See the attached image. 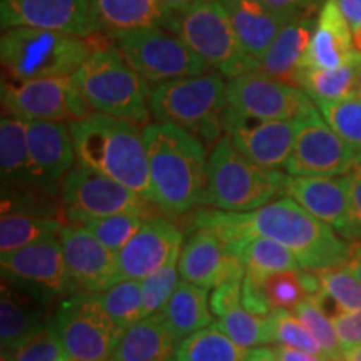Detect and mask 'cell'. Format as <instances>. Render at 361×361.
I'll list each match as a JSON object with an SVG mask.
<instances>
[{"mask_svg": "<svg viewBox=\"0 0 361 361\" xmlns=\"http://www.w3.org/2000/svg\"><path fill=\"white\" fill-rule=\"evenodd\" d=\"M241 290L243 281H224L213 288L209 296V308L216 318L224 316L241 305Z\"/></svg>", "mask_w": 361, "mask_h": 361, "instance_id": "obj_49", "label": "cell"}, {"mask_svg": "<svg viewBox=\"0 0 361 361\" xmlns=\"http://www.w3.org/2000/svg\"><path fill=\"white\" fill-rule=\"evenodd\" d=\"M314 27L316 17H300L288 22L259 59L256 71L284 84L300 87L301 64L313 37Z\"/></svg>", "mask_w": 361, "mask_h": 361, "instance_id": "obj_25", "label": "cell"}, {"mask_svg": "<svg viewBox=\"0 0 361 361\" xmlns=\"http://www.w3.org/2000/svg\"><path fill=\"white\" fill-rule=\"evenodd\" d=\"M116 49L149 84L192 78L209 72L202 59L189 45L164 27L137 30L114 37Z\"/></svg>", "mask_w": 361, "mask_h": 361, "instance_id": "obj_11", "label": "cell"}, {"mask_svg": "<svg viewBox=\"0 0 361 361\" xmlns=\"http://www.w3.org/2000/svg\"><path fill=\"white\" fill-rule=\"evenodd\" d=\"M4 281L52 305L57 298L80 291L67 269L61 238H47L0 255Z\"/></svg>", "mask_w": 361, "mask_h": 361, "instance_id": "obj_12", "label": "cell"}, {"mask_svg": "<svg viewBox=\"0 0 361 361\" xmlns=\"http://www.w3.org/2000/svg\"><path fill=\"white\" fill-rule=\"evenodd\" d=\"M162 322L178 343L213 324L206 288L180 281L161 311Z\"/></svg>", "mask_w": 361, "mask_h": 361, "instance_id": "obj_30", "label": "cell"}, {"mask_svg": "<svg viewBox=\"0 0 361 361\" xmlns=\"http://www.w3.org/2000/svg\"><path fill=\"white\" fill-rule=\"evenodd\" d=\"M288 174L243 156L223 135L207 159L206 204L229 213H250L284 196Z\"/></svg>", "mask_w": 361, "mask_h": 361, "instance_id": "obj_6", "label": "cell"}, {"mask_svg": "<svg viewBox=\"0 0 361 361\" xmlns=\"http://www.w3.org/2000/svg\"><path fill=\"white\" fill-rule=\"evenodd\" d=\"M197 2H201V0H159L162 8H164L169 16L171 13H178V12L186 11L188 7H191Z\"/></svg>", "mask_w": 361, "mask_h": 361, "instance_id": "obj_53", "label": "cell"}, {"mask_svg": "<svg viewBox=\"0 0 361 361\" xmlns=\"http://www.w3.org/2000/svg\"><path fill=\"white\" fill-rule=\"evenodd\" d=\"M345 266L361 283V243H350V258Z\"/></svg>", "mask_w": 361, "mask_h": 361, "instance_id": "obj_52", "label": "cell"}, {"mask_svg": "<svg viewBox=\"0 0 361 361\" xmlns=\"http://www.w3.org/2000/svg\"><path fill=\"white\" fill-rule=\"evenodd\" d=\"M228 251L241 259L246 273L258 274V276L301 268L290 250L268 238L245 239Z\"/></svg>", "mask_w": 361, "mask_h": 361, "instance_id": "obj_33", "label": "cell"}, {"mask_svg": "<svg viewBox=\"0 0 361 361\" xmlns=\"http://www.w3.org/2000/svg\"><path fill=\"white\" fill-rule=\"evenodd\" d=\"M27 141L34 188L61 192L59 186L78 162L69 124L61 121H27Z\"/></svg>", "mask_w": 361, "mask_h": 361, "instance_id": "obj_19", "label": "cell"}, {"mask_svg": "<svg viewBox=\"0 0 361 361\" xmlns=\"http://www.w3.org/2000/svg\"><path fill=\"white\" fill-rule=\"evenodd\" d=\"M66 361H80V360H71V358H67Z\"/></svg>", "mask_w": 361, "mask_h": 361, "instance_id": "obj_57", "label": "cell"}, {"mask_svg": "<svg viewBox=\"0 0 361 361\" xmlns=\"http://www.w3.org/2000/svg\"><path fill=\"white\" fill-rule=\"evenodd\" d=\"M298 119L263 121L238 114L228 107L224 114V134L234 147L268 169L284 168L295 146Z\"/></svg>", "mask_w": 361, "mask_h": 361, "instance_id": "obj_17", "label": "cell"}, {"mask_svg": "<svg viewBox=\"0 0 361 361\" xmlns=\"http://www.w3.org/2000/svg\"><path fill=\"white\" fill-rule=\"evenodd\" d=\"M266 328H268V345L271 346H290L310 351V353L324 355L323 348L310 329L300 322V318L291 310L276 308L266 316ZM326 356V355H324Z\"/></svg>", "mask_w": 361, "mask_h": 361, "instance_id": "obj_37", "label": "cell"}, {"mask_svg": "<svg viewBox=\"0 0 361 361\" xmlns=\"http://www.w3.org/2000/svg\"><path fill=\"white\" fill-rule=\"evenodd\" d=\"M52 326L67 358L80 361H111L123 335L97 293L90 291L64 298L52 314Z\"/></svg>", "mask_w": 361, "mask_h": 361, "instance_id": "obj_9", "label": "cell"}, {"mask_svg": "<svg viewBox=\"0 0 361 361\" xmlns=\"http://www.w3.org/2000/svg\"><path fill=\"white\" fill-rule=\"evenodd\" d=\"M164 29L178 35L211 71L233 79L258 69V62L243 51L231 20L219 0H201L186 11L171 13Z\"/></svg>", "mask_w": 361, "mask_h": 361, "instance_id": "obj_8", "label": "cell"}, {"mask_svg": "<svg viewBox=\"0 0 361 361\" xmlns=\"http://www.w3.org/2000/svg\"><path fill=\"white\" fill-rule=\"evenodd\" d=\"M183 245L184 234L178 224L164 216H151L116 255L119 281H142L162 266L178 261Z\"/></svg>", "mask_w": 361, "mask_h": 361, "instance_id": "obj_18", "label": "cell"}, {"mask_svg": "<svg viewBox=\"0 0 361 361\" xmlns=\"http://www.w3.org/2000/svg\"><path fill=\"white\" fill-rule=\"evenodd\" d=\"M0 22L2 30L30 27L80 37L101 30L90 0H0Z\"/></svg>", "mask_w": 361, "mask_h": 361, "instance_id": "obj_16", "label": "cell"}, {"mask_svg": "<svg viewBox=\"0 0 361 361\" xmlns=\"http://www.w3.org/2000/svg\"><path fill=\"white\" fill-rule=\"evenodd\" d=\"M61 201L71 224H84L90 219L114 214L156 216L154 202L79 162L62 180Z\"/></svg>", "mask_w": 361, "mask_h": 361, "instance_id": "obj_10", "label": "cell"}, {"mask_svg": "<svg viewBox=\"0 0 361 361\" xmlns=\"http://www.w3.org/2000/svg\"><path fill=\"white\" fill-rule=\"evenodd\" d=\"M261 2L278 16L293 20L300 17H316L324 0H261Z\"/></svg>", "mask_w": 361, "mask_h": 361, "instance_id": "obj_48", "label": "cell"}, {"mask_svg": "<svg viewBox=\"0 0 361 361\" xmlns=\"http://www.w3.org/2000/svg\"><path fill=\"white\" fill-rule=\"evenodd\" d=\"M356 54L350 25L335 0H324L316 16V27L301 64L303 71L336 69Z\"/></svg>", "mask_w": 361, "mask_h": 361, "instance_id": "obj_24", "label": "cell"}, {"mask_svg": "<svg viewBox=\"0 0 361 361\" xmlns=\"http://www.w3.org/2000/svg\"><path fill=\"white\" fill-rule=\"evenodd\" d=\"M346 176L350 186V211L340 236L348 243H361V157Z\"/></svg>", "mask_w": 361, "mask_h": 361, "instance_id": "obj_45", "label": "cell"}, {"mask_svg": "<svg viewBox=\"0 0 361 361\" xmlns=\"http://www.w3.org/2000/svg\"><path fill=\"white\" fill-rule=\"evenodd\" d=\"M183 281L211 288L224 281H243L246 269L238 256L231 255L224 241L209 228H194L179 255Z\"/></svg>", "mask_w": 361, "mask_h": 361, "instance_id": "obj_20", "label": "cell"}, {"mask_svg": "<svg viewBox=\"0 0 361 361\" xmlns=\"http://www.w3.org/2000/svg\"><path fill=\"white\" fill-rule=\"evenodd\" d=\"M353 35L355 51L361 54V0H335Z\"/></svg>", "mask_w": 361, "mask_h": 361, "instance_id": "obj_50", "label": "cell"}, {"mask_svg": "<svg viewBox=\"0 0 361 361\" xmlns=\"http://www.w3.org/2000/svg\"><path fill=\"white\" fill-rule=\"evenodd\" d=\"M228 107L238 114L263 121L298 119L314 106L303 89L284 84L259 71H251L228 80Z\"/></svg>", "mask_w": 361, "mask_h": 361, "instance_id": "obj_15", "label": "cell"}, {"mask_svg": "<svg viewBox=\"0 0 361 361\" xmlns=\"http://www.w3.org/2000/svg\"><path fill=\"white\" fill-rule=\"evenodd\" d=\"M178 346L161 313H156L126 329L111 361H176Z\"/></svg>", "mask_w": 361, "mask_h": 361, "instance_id": "obj_28", "label": "cell"}, {"mask_svg": "<svg viewBox=\"0 0 361 361\" xmlns=\"http://www.w3.org/2000/svg\"><path fill=\"white\" fill-rule=\"evenodd\" d=\"M360 154L323 119L316 104L298 117L295 146L284 164L288 176H343Z\"/></svg>", "mask_w": 361, "mask_h": 361, "instance_id": "obj_14", "label": "cell"}, {"mask_svg": "<svg viewBox=\"0 0 361 361\" xmlns=\"http://www.w3.org/2000/svg\"><path fill=\"white\" fill-rule=\"evenodd\" d=\"M338 338H340L343 353L361 346V308L333 316Z\"/></svg>", "mask_w": 361, "mask_h": 361, "instance_id": "obj_47", "label": "cell"}, {"mask_svg": "<svg viewBox=\"0 0 361 361\" xmlns=\"http://www.w3.org/2000/svg\"><path fill=\"white\" fill-rule=\"evenodd\" d=\"M59 218L24 213H2L0 218V255L20 250L47 238H56L64 228Z\"/></svg>", "mask_w": 361, "mask_h": 361, "instance_id": "obj_32", "label": "cell"}, {"mask_svg": "<svg viewBox=\"0 0 361 361\" xmlns=\"http://www.w3.org/2000/svg\"><path fill=\"white\" fill-rule=\"evenodd\" d=\"M273 350H274V353H276L279 361H333L324 355L310 353V351L290 348V346L276 345V346H273Z\"/></svg>", "mask_w": 361, "mask_h": 361, "instance_id": "obj_51", "label": "cell"}, {"mask_svg": "<svg viewBox=\"0 0 361 361\" xmlns=\"http://www.w3.org/2000/svg\"><path fill=\"white\" fill-rule=\"evenodd\" d=\"M4 114L25 121L72 123L89 116V106L71 78L13 80L2 78Z\"/></svg>", "mask_w": 361, "mask_h": 361, "instance_id": "obj_13", "label": "cell"}, {"mask_svg": "<svg viewBox=\"0 0 361 361\" xmlns=\"http://www.w3.org/2000/svg\"><path fill=\"white\" fill-rule=\"evenodd\" d=\"M192 228L213 229L228 250L250 238L273 239L293 252L301 268L318 273L345 266L350 258V243L288 196L250 213L200 209Z\"/></svg>", "mask_w": 361, "mask_h": 361, "instance_id": "obj_1", "label": "cell"}, {"mask_svg": "<svg viewBox=\"0 0 361 361\" xmlns=\"http://www.w3.org/2000/svg\"><path fill=\"white\" fill-rule=\"evenodd\" d=\"M226 78L218 71L176 79L152 87L149 111L156 123H171L196 134L202 142L224 135Z\"/></svg>", "mask_w": 361, "mask_h": 361, "instance_id": "obj_7", "label": "cell"}, {"mask_svg": "<svg viewBox=\"0 0 361 361\" xmlns=\"http://www.w3.org/2000/svg\"><path fill=\"white\" fill-rule=\"evenodd\" d=\"M67 355L59 341L52 319L47 326L27 340L19 350L13 351L8 358L2 361H66Z\"/></svg>", "mask_w": 361, "mask_h": 361, "instance_id": "obj_44", "label": "cell"}, {"mask_svg": "<svg viewBox=\"0 0 361 361\" xmlns=\"http://www.w3.org/2000/svg\"><path fill=\"white\" fill-rule=\"evenodd\" d=\"M300 269L281 271V273H273L268 274V276H263L264 291L269 300L271 308L293 311L296 305L308 300L303 283H301Z\"/></svg>", "mask_w": 361, "mask_h": 361, "instance_id": "obj_43", "label": "cell"}, {"mask_svg": "<svg viewBox=\"0 0 361 361\" xmlns=\"http://www.w3.org/2000/svg\"><path fill=\"white\" fill-rule=\"evenodd\" d=\"M0 176L2 192L35 189L30 174L27 121L22 117L4 114L0 121Z\"/></svg>", "mask_w": 361, "mask_h": 361, "instance_id": "obj_29", "label": "cell"}, {"mask_svg": "<svg viewBox=\"0 0 361 361\" xmlns=\"http://www.w3.org/2000/svg\"><path fill=\"white\" fill-rule=\"evenodd\" d=\"M96 35L80 37L30 27L4 30L0 39L4 78L13 80L71 78L90 54L109 45L96 39Z\"/></svg>", "mask_w": 361, "mask_h": 361, "instance_id": "obj_4", "label": "cell"}, {"mask_svg": "<svg viewBox=\"0 0 361 361\" xmlns=\"http://www.w3.org/2000/svg\"><path fill=\"white\" fill-rule=\"evenodd\" d=\"M69 129L79 164L124 184L152 202L146 144L139 124L90 112L69 123Z\"/></svg>", "mask_w": 361, "mask_h": 361, "instance_id": "obj_3", "label": "cell"}, {"mask_svg": "<svg viewBox=\"0 0 361 361\" xmlns=\"http://www.w3.org/2000/svg\"><path fill=\"white\" fill-rule=\"evenodd\" d=\"M361 79V54L356 52L348 62L336 69L303 71L300 87L314 104L335 102L358 96Z\"/></svg>", "mask_w": 361, "mask_h": 361, "instance_id": "obj_31", "label": "cell"}, {"mask_svg": "<svg viewBox=\"0 0 361 361\" xmlns=\"http://www.w3.org/2000/svg\"><path fill=\"white\" fill-rule=\"evenodd\" d=\"M241 305L246 311L256 316H268L273 311L268 296H266L263 276L251 273L245 274L241 290Z\"/></svg>", "mask_w": 361, "mask_h": 361, "instance_id": "obj_46", "label": "cell"}, {"mask_svg": "<svg viewBox=\"0 0 361 361\" xmlns=\"http://www.w3.org/2000/svg\"><path fill=\"white\" fill-rule=\"evenodd\" d=\"M99 300L111 316L112 322L117 324L121 331L139 323L144 316L142 306V288L141 281L135 279H123V281L116 283L109 290L97 293Z\"/></svg>", "mask_w": 361, "mask_h": 361, "instance_id": "obj_36", "label": "cell"}, {"mask_svg": "<svg viewBox=\"0 0 361 361\" xmlns=\"http://www.w3.org/2000/svg\"><path fill=\"white\" fill-rule=\"evenodd\" d=\"M343 361H361V346L358 348H353L348 353H345V358Z\"/></svg>", "mask_w": 361, "mask_h": 361, "instance_id": "obj_55", "label": "cell"}, {"mask_svg": "<svg viewBox=\"0 0 361 361\" xmlns=\"http://www.w3.org/2000/svg\"><path fill=\"white\" fill-rule=\"evenodd\" d=\"M146 219L147 218L137 214H114L90 219L80 226H84L87 231L92 233L107 250L117 255L141 229Z\"/></svg>", "mask_w": 361, "mask_h": 361, "instance_id": "obj_41", "label": "cell"}, {"mask_svg": "<svg viewBox=\"0 0 361 361\" xmlns=\"http://www.w3.org/2000/svg\"><path fill=\"white\" fill-rule=\"evenodd\" d=\"M45 301L19 290L2 279L0 296V353L8 358L35 333L51 323Z\"/></svg>", "mask_w": 361, "mask_h": 361, "instance_id": "obj_23", "label": "cell"}, {"mask_svg": "<svg viewBox=\"0 0 361 361\" xmlns=\"http://www.w3.org/2000/svg\"><path fill=\"white\" fill-rule=\"evenodd\" d=\"M322 293L314 301L324 311L331 306V318L338 313L361 308V283L346 266L319 271Z\"/></svg>", "mask_w": 361, "mask_h": 361, "instance_id": "obj_35", "label": "cell"}, {"mask_svg": "<svg viewBox=\"0 0 361 361\" xmlns=\"http://www.w3.org/2000/svg\"><path fill=\"white\" fill-rule=\"evenodd\" d=\"M358 97H361V79H360V87H358Z\"/></svg>", "mask_w": 361, "mask_h": 361, "instance_id": "obj_56", "label": "cell"}, {"mask_svg": "<svg viewBox=\"0 0 361 361\" xmlns=\"http://www.w3.org/2000/svg\"><path fill=\"white\" fill-rule=\"evenodd\" d=\"M300 322L310 329V333L316 338L319 346L323 348V353L333 361H343L345 353H343L340 338H338L335 323L333 318L324 311L322 306L316 303L314 300L301 301L300 305L295 306L293 310Z\"/></svg>", "mask_w": 361, "mask_h": 361, "instance_id": "obj_39", "label": "cell"}, {"mask_svg": "<svg viewBox=\"0 0 361 361\" xmlns=\"http://www.w3.org/2000/svg\"><path fill=\"white\" fill-rule=\"evenodd\" d=\"M223 4L239 44L251 59L259 62L288 19L269 11L261 0H219ZM295 20V19H293Z\"/></svg>", "mask_w": 361, "mask_h": 361, "instance_id": "obj_26", "label": "cell"}, {"mask_svg": "<svg viewBox=\"0 0 361 361\" xmlns=\"http://www.w3.org/2000/svg\"><path fill=\"white\" fill-rule=\"evenodd\" d=\"M179 259L173 261V263L162 266L156 273L149 274L141 281L142 288V306H144V316H152L156 313H161L169 298L178 288L179 281Z\"/></svg>", "mask_w": 361, "mask_h": 361, "instance_id": "obj_42", "label": "cell"}, {"mask_svg": "<svg viewBox=\"0 0 361 361\" xmlns=\"http://www.w3.org/2000/svg\"><path fill=\"white\" fill-rule=\"evenodd\" d=\"M323 119L361 156V97L316 104Z\"/></svg>", "mask_w": 361, "mask_h": 361, "instance_id": "obj_40", "label": "cell"}, {"mask_svg": "<svg viewBox=\"0 0 361 361\" xmlns=\"http://www.w3.org/2000/svg\"><path fill=\"white\" fill-rule=\"evenodd\" d=\"M246 361H279L276 353L273 348H266V346H258V348H252L247 353Z\"/></svg>", "mask_w": 361, "mask_h": 361, "instance_id": "obj_54", "label": "cell"}, {"mask_svg": "<svg viewBox=\"0 0 361 361\" xmlns=\"http://www.w3.org/2000/svg\"><path fill=\"white\" fill-rule=\"evenodd\" d=\"M75 87L92 112L121 117L135 124L147 123L151 87L135 72L114 44L90 54L72 75Z\"/></svg>", "mask_w": 361, "mask_h": 361, "instance_id": "obj_5", "label": "cell"}, {"mask_svg": "<svg viewBox=\"0 0 361 361\" xmlns=\"http://www.w3.org/2000/svg\"><path fill=\"white\" fill-rule=\"evenodd\" d=\"M142 134L157 209L176 218L206 204L209 157L204 142L171 123H151Z\"/></svg>", "mask_w": 361, "mask_h": 361, "instance_id": "obj_2", "label": "cell"}, {"mask_svg": "<svg viewBox=\"0 0 361 361\" xmlns=\"http://www.w3.org/2000/svg\"><path fill=\"white\" fill-rule=\"evenodd\" d=\"M101 32L111 39L137 30L164 27L169 13L159 0H90Z\"/></svg>", "mask_w": 361, "mask_h": 361, "instance_id": "obj_27", "label": "cell"}, {"mask_svg": "<svg viewBox=\"0 0 361 361\" xmlns=\"http://www.w3.org/2000/svg\"><path fill=\"white\" fill-rule=\"evenodd\" d=\"M213 324L241 348L252 350L268 345L266 316L252 314L243 308V305L236 306L224 316H219Z\"/></svg>", "mask_w": 361, "mask_h": 361, "instance_id": "obj_38", "label": "cell"}, {"mask_svg": "<svg viewBox=\"0 0 361 361\" xmlns=\"http://www.w3.org/2000/svg\"><path fill=\"white\" fill-rule=\"evenodd\" d=\"M284 196L340 234L348 221V176H288Z\"/></svg>", "mask_w": 361, "mask_h": 361, "instance_id": "obj_22", "label": "cell"}, {"mask_svg": "<svg viewBox=\"0 0 361 361\" xmlns=\"http://www.w3.org/2000/svg\"><path fill=\"white\" fill-rule=\"evenodd\" d=\"M247 353L211 324L179 343L176 361H246Z\"/></svg>", "mask_w": 361, "mask_h": 361, "instance_id": "obj_34", "label": "cell"}, {"mask_svg": "<svg viewBox=\"0 0 361 361\" xmlns=\"http://www.w3.org/2000/svg\"><path fill=\"white\" fill-rule=\"evenodd\" d=\"M71 278L80 291L102 293L119 283L117 259L80 224H66L59 234Z\"/></svg>", "mask_w": 361, "mask_h": 361, "instance_id": "obj_21", "label": "cell"}]
</instances>
